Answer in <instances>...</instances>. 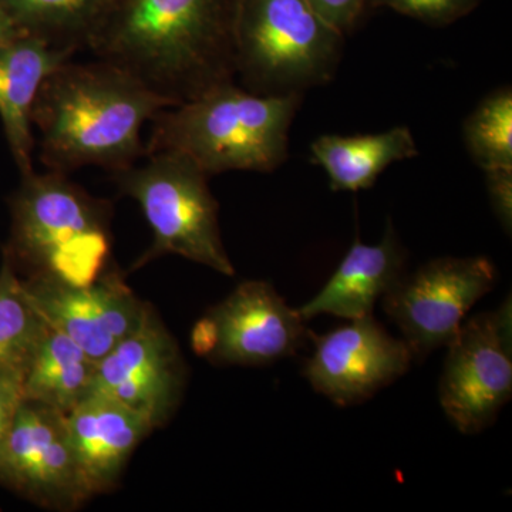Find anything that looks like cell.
Instances as JSON below:
<instances>
[{
	"mask_svg": "<svg viewBox=\"0 0 512 512\" xmlns=\"http://www.w3.org/2000/svg\"><path fill=\"white\" fill-rule=\"evenodd\" d=\"M113 178L120 191L140 205L153 231V244L134 269L171 254L235 275L222 242L220 205L208 187L210 177L190 158L170 151L147 154L146 163L116 171Z\"/></svg>",
	"mask_w": 512,
	"mask_h": 512,
	"instance_id": "8992f818",
	"label": "cell"
},
{
	"mask_svg": "<svg viewBox=\"0 0 512 512\" xmlns=\"http://www.w3.org/2000/svg\"><path fill=\"white\" fill-rule=\"evenodd\" d=\"M407 254L392 222L376 245L363 244L357 235L323 288L298 312L308 322L332 315L346 320L373 315L376 302L406 274Z\"/></svg>",
	"mask_w": 512,
	"mask_h": 512,
	"instance_id": "9a60e30c",
	"label": "cell"
},
{
	"mask_svg": "<svg viewBox=\"0 0 512 512\" xmlns=\"http://www.w3.org/2000/svg\"><path fill=\"white\" fill-rule=\"evenodd\" d=\"M167 107L173 104L113 64L69 60L37 94L40 158L56 173L83 167L116 173L146 156L141 131Z\"/></svg>",
	"mask_w": 512,
	"mask_h": 512,
	"instance_id": "7a4b0ae2",
	"label": "cell"
},
{
	"mask_svg": "<svg viewBox=\"0 0 512 512\" xmlns=\"http://www.w3.org/2000/svg\"><path fill=\"white\" fill-rule=\"evenodd\" d=\"M343 39L308 0H235V74L249 92L288 96L329 83Z\"/></svg>",
	"mask_w": 512,
	"mask_h": 512,
	"instance_id": "5b68a950",
	"label": "cell"
},
{
	"mask_svg": "<svg viewBox=\"0 0 512 512\" xmlns=\"http://www.w3.org/2000/svg\"><path fill=\"white\" fill-rule=\"evenodd\" d=\"M74 53L20 35L0 47V121L20 175L33 173V111L40 87Z\"/></svg>",
	"mask_w": 512,
	"mask_h": 512,
	"instance_id": "2e32d148",
	"label": "cell"
},
{
	"mask_svg": "<svg viewBox=\"0 0 512 512\" xmlns=\"http://www.w3.org/2000/svg\"><path fill=\"white\" fill-rule=\"evenodd\" d=\"M96 370V360L47 325L23 372L25 399L67 414L92 393Z\"/></svg>",
	"mask_w": 512,
	"mask_h": 512,
	"instance_id": "ac0fdd59",
	"label": "cell"
},
{
	"mask_svg": "<svg viewBox=\"0 0 512 512\" xmlns=\"http://www.w3.org/2000/svg\"><path fill=\"white\" fill-rule=\"evenodd\" d=\"M0 485L50 511H76L92 498L77 467L63 413L23 400L0 447Z\"/></svg>",
	"mask_w": 512,
	"mask_h": 512,
	"instance_id": "30bf717a",
	"label": "cell"
},
{
	"mask_svg": "<svg viewBox=\"0 0 512 512\" xmlns=\"http://www.w3.org/2000/svg\"><path fill=\"white\" fill-rule=\"evenodd\" d=\"M64 420L77 467L92 498L117 487L128 460L154 430L140 413L96 392L64 414Z\"/></svg>",
	"mask_w": 512,
	"mask_h": 512,
	"instance_id": "5bb4252c",
	"label": "cell"
},
{
	"mask_svg": "<svg viewBox=\"0 0 512 512\" xmlns=\"http://www.w3.org/2000/svg\"><path fill=\"white\" fill-rule=\"evenodd\" d=\"M235 0H116L87 49L173 106L234 82Z\"/></svg>",
	"mask_w": 512,
	"mask_h": 512,
	"instance_id": "6da1fadb",
	"label": "cell"
},
{
	"mask_svg": "<svg viewBox=\"0 0 512 512\" xmlns=\"http://www.w3.org/2000/svg\"><path fill=\"white\" fill-rule=\"evenodd\" d=\"M313 352L303 376L338 406L366 402L403 375L414 360L403 339L394 338L373 315L348 320L323 335L311 333Z\"/></svg>",
	"mask_w": 512,
	"mask_h": 512,
	"instance_id": "4fadbf2b",
	"label": "cell"
},
{
	"mask_svg": "<svg viewBox=\"0 0 512 512\" xmlns=\"http://www.w3.org/2000/svg\"><path fill=\"white\" fill-rule=\"evenodd\" d=\"M497 278V268L485 256H444L404 274L383 296V309L414 360H423L454 339L467 313L493 291Z\"/></svg>",
	"mask_w": 512,
	"mask_h": 512,
	"instance_id": "9c48e42d",
	"label": "cell"
},
{
	"mask_svg": "<svg viewBox=\"0 0 512 512\" xmlns=\"http://www.w3.org/2000/svg\"><path fill=\"white\" fill-rule=\"evenodd\" d=\"M116 0H0L22 35L76 53L109 15Z\"/></svg>",
	"mask_w": 512,
	"mask_h": 512,
	"instance_id": "d6986e66",
	"label": "cell"
},
{
	"mask_svg": "<svg viewBox=\"0 0 512 512\" xmlns=\"http://www.w3.org/2000/svg\"><path fill=\"white\" fill-rule=\"evenodd\" d=\"M303 94L262 96L221 84L154 117L146 156L183 154L208 177L227 171L272 173L288 158L289 130Z\"/></svg>",
	"mask_w": 512,
	"mask_h": 512,
	"instance_id": "3957f363",
	"label": "cell"
},
{
	"mask_svg": "<svg viewBox=\"0 0 512 512\" xmlns=\"http://www.w3.org/2000/svg\"><path fill=\"white\" fill-rule=\"evenodd\" d=\"M311 333L274 286L247 281L195 323L191 346L212 365L266 366L296 355Z\"/></svg>",
	"mask_w": 512,
	"mask_h": 512,
	"instance_id": "52a82bcc",
	"label": "cell"
},
{
	"mask_svg": "<svg viewBox=\"0 0 512 512\" xmlns=\"http://www.w3.org/2000/svg\"><path fill=\"white\" fill-rule=\"evenodd\" d=\"M464 141L483 170L512 168V92L503 87L485 97L464 123Z\"/></svg>",
	"mask_w": 512,
	"mask_h": 512,
	"instance_id": "44dd1931",
	"label": "cell"
},
{
	"mask_svg": "<svg viewBox=\"0 0 512 512\" xmlns=\"http://www.w3.org/2000/svg\"><path fill=\"white\" fill-rule=\"evenodd\" d=\"M187 376L177 340L148 303L138 328L97 363L92 392L123 403L161 429L183 402Z\"/></svg>",
	"mask_w": 512,
	"mask_h": 512,
	"instance_id": "8fae6325",
	"label": "cell"
},
{
	"mask_svg": "<svg viewBox=\"0 0 512 512\" xmlns=\"http://www.w3.org/2000/svg\"><path fill=\"white\" fill-rule=\"evenodd\" d=\"M22 285L47 325L72 339L97 363L138 328L148 306L116 269H107L87 285L46 275H30Z\"/></svg>",
	"mask_w": 512,
	"mask_h": 512,
	"instance_id": "7c38bea8",
	"label": "cell"
},
{
	"mask_svg": "<svg viewBox=\"0 0 512 512\" xmlns=\"http://www.w3.org/2000/svg\"><path fill=\"white\" fill-rule=\"evenodd\" d=\"M312 163L328 173L333 191L372 188L379 175L397 161L419 154L412 131L394 127L379 134L316 138L311 146Z\"/></svg>",
	"mask_w": 512,
	"mask_h": 512,
	"instance_id": "e0dca14e",
	"label": "cell"
},
{
	"mask_svg": "<svg viewBox=\"0 0 512 512\" xmlns=\"http://www.w3.org/2000/svg\"><path fill=\"white\" fill-rule=\"evenodd\" d=\"M46 326L30 303L15 265L3 252L0 265V373L25 372Z\"/></svg>",
	"mask_w": 512,
	"mask_h": 512,
	"instance_id": "ffe728a7",
	"label": "cell"
},
{
	"mask_svg": "<svg viewBox=\"0 0 512 512\" xmlns=\"http://www.w3.org/2000/svg\"><path fill=\"white\" fill-rule=\"evenodd\" d=\"M329 25L346 35L365 12L366 0H308Z\"/></svg>",
	"mask_w": 512,
	"mask_h": 512,
	"instance_id": "cb8c5ba5",
	"label": "cell"
},
{
	"mask_svg": "<svg viewBox=\"0 0 512 512\" xmlns=\"http://www.w3.org/2000/svg\"><path fill=\"white\" fill-rule=\"evenodd\" d=\"M370 8H390L427 25L446 26L473 12L480 0H366Z\"/></svg>",
	"mask_w": 512,
	"mask_h": 512,
	"instance_id": "7402d4cb",
	"label": "cell"
},
{
	"mask_svg": "<svg viewBox=\"0 0 512 512\" xmlns=\"http://www.w3.org/2000/svg\"><path fill=\"white\" fill-rule=\"evenodd\" d=\"M22 33L16 28L15 23L9 18L8 13L0 5V47L9 45L12 40L19 37Z\"/></svg>",
	"mask_w": 512,
	"mask_h": 512,
	"instance_id": "484cf974",
	"label": "cell"
},
{
	"mask_svg": "<svg viewBox=\"0 0 512 512\" xmlns=\"http://www.w3.org/2000/svg\"><path fill=\"white\" fill-rule=\"evenodd\" d=\"M488 195L498 221L510 234L512 227V168L484 170Z\"/></svg>",
	"mask_w": 512,
	"mask_h": 512,
	"instance_id": "603a6c76",
	"label": "cell"
},
{
	"mask_svg": "<svg viewBox=\"0 0 512 512\" xmlns=\"http://www.w3.org/2000/svg\"><path fill=\"white\" fill-rule=\"evenodd\" d=\"M23 400V373H0V447L12 429Z\"/></svg>",
	"mask_w": 512,
	"mask_h": 512,
	"instance_id": "d4e9b609",
	"label": "cell"
},
{
	"mask_svg": "<svg viewBox=\"0 0 512 512\" xmlns=\"http://www.w3.org/2000/svg\"><path fill=\"white\" fill-rule=\"evenodd\" d=\"M439 399L448 420L477 434L497 419L512 394V302L466 320L446 346Z\"/></svg>",
	"mask_w": 512,
	"mask_h": 512,
	"instance_id": "ba28073f",
	"label": "cell"
},
{
	"mask_svg": "<svg viewBox=\"0 0 512 512\" xmlns=\"http://www.w3.org/2000/svg\"><path fill=\"white\" fill-rule=\"evenodd\" d=\"M3 252L28 276L92 284L109 269V202L92 197L66 174L22 175L10 198V235Z\"/></svg>",
	"mask_w": 512,
	"mask_h": 512,
	"instance_id": "277c9868",
	"label": "cell"
}]
</instances>
